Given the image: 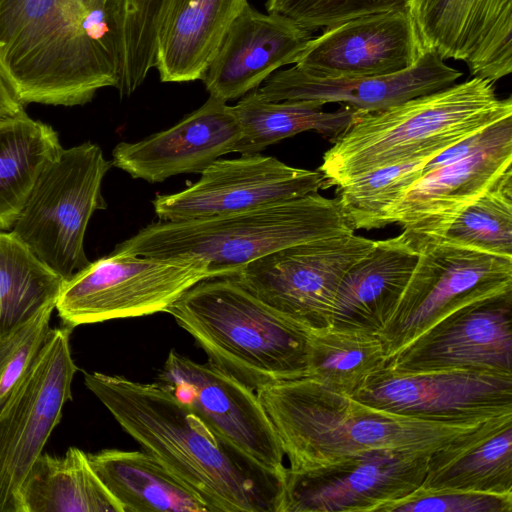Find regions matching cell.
I'll use <instances>...</instances> for the list:
<instances>
[{
	"label": "cell",
	"mask_w": 512,
	"mask_h": 512,
	"mask_svg": "<svg viewBox=\"0 0 512 512\" xmlns=\"http://www.w3.org/2000/svg\"><path fill=\"white\" fill-rule=\"evenodd\" d=\"M208 278L200 262L112 251L64 282L55 309L70 329L165 312L188 289Z\"/></svg>",
	"instance_id": "9"
},
{
	"label": "cell",
	"mask_w": 512,
	"mask_h": 512,
	"mask_svg": "<svg viewBox=\"0 0 512 512\" xmlns=\"http://www.w3.org/2000/svg\"><path fill=\"white\" fill-rule=\"evenodd\" d=\"M422 51L414 22L403 9L325 28L307 43L294 65L324 77L380 76L409 68Z\"/></svg>",
	"instance_id": "19"
},
{
	"label": "cell",
	"mask_w": 512,
	"mask_h": 512,
	"mask_svg": "<svg viewBox=\"0 0 512 512\" xmlns=\"http://www.w3.org/2000/svg\"><path fill=\"white\" fill-rule=\"evenodd\" d=\"M428 458L374 450L311 470L287 468L282 512H380L422 486Z\"/></svg>",
	"instance_id": "14"
},
{
	"label": "cell",
	"mask_w": 512,
	"mask_h": 512,
	"mask_svg": "<svg viewBox=\"0 0 512 512\" xmlns=\"http://www.w3.org/2000/svg\"><path fill=\"white\" fill-rule=\"evenodd\" d=\"M62 149L57 132L25 111L0 118V230L13 227L38 178Z\"/></svg>",
	"instance_id": "29"
},
{
	"label": "cell",
	"mask_w": 512,
	"mask_h": 512,
	"mask_svg": "<svg viewBox=\"0 0 512 512\" xmlns=\"http://www.w3.org/2000/svg\"><path fill=\"white\" fill-rule=\"evenodd\" d=\"M354 232L336 197L313 193L229 215L154 222L113 252L200 262L215 278L232 276L247 264L293 245Z\"/></svg>",
	"instance_id": "6"
},
{
	"label": "cell",
	"mask_w": 512,
	"mask_h": 512,
	"mask_svg": "<svg viewBox=\"0 0 512 512\" xmlns=\"http://www.w3.org/2000/svg\"><path fill=\"white\" fill-rule=\"evenodd\" d=\"M418 257L419 251L404 232L376 241L342 278L330 326L378 335L393 313Z\"/></svg>",
	"instance_id": "23"
},
{
	"label": "cell",
	"mask_w": 512,
	"mask_h": 512,
	"mask_svg": "<svg viewBox=\"0 0 512 512\" xmlns=\"http://www.w3.org/2000/svg\"><path fill=\"white\" fill-rule=\"evenodd\" d=\"M432 158L382 167L336 186V198L350 225L357 229H379L384 210L423 174Z\"/></svg>",
	"instance_id": "34"
},
{
	"label": "cell",
	"mask_w": 512,
	"mask_h": 512,
	"mask_svg": "<svg viewBox=\"0 0 512 512\" xmlns=\"http://www.w3.org/2000/svg\"><path fill=\"white\" fill-rule=\"evenodd\" d=\"M352 397L423 419H490L512 414V374L462 369L399 372L384 364Z\"/></svg>",
	"instance_id": "15"
},
{
	"label": "cell",
	"mask_w": 512,
	"mask_h": 512,
	"mask_svg": "<svg viewBox=\"0 0 512 512\" xmlns=\"http://www.w3.org/2000/svg\"><path fill=\"white\" fill-rule=\"evenodd\" d=\"M431 241L512 257V169Z\"/></svg>",
	"instance_id": "32"
},
{
	"label": "cell",
	"mask_w": 512,
	"mask_h": 512,
	"mask_svg": "<svg viewBox=\"0 0 512 512\" xmlns=\"http://www.w3.org/2000/svg\"><path fill=\"white\" fill-rule=\"evenodd\" d=\"M512 169V125L469 157L423 174L381 217L413 241L438 238L467 206Z\"/></svg>",
	"instance_id": "18"
},
{
	"label": "cell",
	"mask_w": 512,
	"mask_h": 512,
	"mask_svg": "<svg viewBox=\"0 0 512 512\" xmlns=\"http://www.w3.org/2000/svg\"><path fill=\"white\" fill-rule=\"evenodd\" d=\"M422 487L512 494V414L486 420L431 453Z\"/></svg>",
	"instance_id": "25"
},
{
	"label": "cell",
	"mask_w": 512,
	"mask_h": 512,
	"mask_svg": "<svg viewBox=\"0 0 512 512\" xmlns=\"http://www.w3.org/2000/svg\"><path fill=\"white\" fill-rule=\"evenodd\" d=\"M256 392L289 461L287 468L293 471L374 450L430 455L489 420L398 414L331 390L311 377L276 382Z\"/></svg>",
	"instance_id": "3"
},
{
	"label": "cell",
	"mask_w": 512,
	"mask_h": 512,
	"mask_svg": "<svg viewBox=\"0 0 512 512\" xmlns=\"http://www.w3.org/2000/svg\"><path fill=\"white\" fill-rule=\"evenodd\" d=\"M380 512H512V494L434 490L419 487Z\"/></svg>",
	"instance_id": "37"
},
{
	"label": "cell",
	"mask_w": 512,
	"mask_h": 512,
	"mask_svg": "<svg viewBox=\"0 0 512 512\" xmlns=\"http://www.w3.org/2000/svg\"><path fill=\"white\" fill-rule=\"evenodd\" d=\"M165 312L193 337L208 362L254 391L308 376L309 329L232 276L198 282Z\"/></svg>",
	"instance_id": "5"
},
{
	"label": "cell",
	"mask_w": 512,
	"mask_h": 512,
	"mask_svg": "<svg viewBox=\"0 0 512 512\" xmlns=\"http://www.w3.org/2000/svg\"><path fill=\"white\" fill-rule=\"evenodd\" d=\"M385 365L399 372L462 369L512 374V291L448 314Z\"/></svg>",
	"instance_id": "16"
},
{
	"label": "cell",
	"mask_w": 512,
	"mask_h": 512,
	"mask_svg": "<svg viewBox=\"0 0 512 512\" xmlns=\"http://www.w3.org/2000/svg\"><path fill=\"white\" fill-rule=\"evenodd\" d=\"M386 360L377 334L332 326L309 329L307 377L331 390L353 396Z\"/></svg>",
	"instance_id": "31"
},
{
	"label": "cell",
	"mask_w": 512,
	"mask_h": 512,
	"mask_svg": "<svg viewBox=\"0 0 512 512\" xmlns=\"http://www.w3.org/2000/svg\"><path fill=\"white\" fill-rule=\"evenodd\" d=\"M512 116L511 97L472 77L376 112L362 114L337 137L319 167L328 187L376 169L433 158L453 144Z\"/></svg>",
	"instance_id": "4"
},
{
	"label": "cell",
	"mask_w": 512,
	"mask_h": 512,
	"mask_svg": "<svg viewBox=\"0 0 512 512\" xmlns=\"http://www.w3.org/2000/svg\"><path fill=\"white\" fill-rule=\"evenodd\" d=\"M461 76L462 72L446 64L436 51L423 49L412 66L394 74L324 77L294 65L274 72L255 90L267 101L305 100L322 107L338 103L366 114L444 89Z\"/></svg>",
	"instance_id": "20"
},
{
	"label": "cell",
	"mask_w": 512,
	"mask_h": 512,
	"mask_svg": "<svg viewBox=\"0 0 512 512\" xmlns=\"http://www.w3.org/2000/svg\"><path fill=\"white\" fill-rule=\"evenodd\" d=\"M71 330H51L0 410V512H20L21 485L72 399Z\"/></svg>",
	"instance_id": "10"
},
{
	"label": "cell",
	"mask_w": 512,
	"mask_h": 512,
	"mask_svg": "<svg viewBox=\"0 0 512 512\" xmlns=\"http://www.w3.org/2000/svg\"><path fill=\"white\" fill-rule=\"evenodd\" d=\"M328 188L324 174L289 166L259 153L217 159L183 191L153 201L159 221L182 222L229 215Z\"/></svg>",
	"instance_id": "13"
},
{
	"label": "cell",
	"mask_w": 512,
	"mask_h": 512,
	"mask_svg": "<svg viewBox=\"0 0 512 512\" xmlns=\"http://www.w3.org/2000/svg\"><path fill=\"white\" fill-rule=\"evenodd\" d=\"M157 382L239 452L267 469L286 472L282 445L256 391L210 362L197 363L175 350Z\"/></svg>",
	"instance_id": "12"
},
{
	"label": "cell",
	"mask_w": 512,
	"mask_h": 512,
	"mask_svg": "<svg viewBox=\"0 0 512 512\" xmlns=\"http://www.w3.org/2000/svg\"><path fill=\"white\" fill-rule=\"evenodd\" d=\"M167 2L113 0L122 96L132 94L155 67L157 31Z\"/></svg>",
	"instance_id": "33"
},
{
	"label": "cell",
	"mask_w": 512,
	"mask_h": 512,
	"mask_svg": "<svg viewBox=\"0 0 512 512\" xmlns=\"http://www.w3.org/2000/svg\"><path fill=\"white\" fill-rule=\"evenodd\" d=\"M0 71L23 105H84L117 88L113 10L89 0H0Z\"/></svg>",
	"instance_id": "2"
},
{
	"label": "cell",
	"mask_w": 512,
	"mask_h": 512,
	"mask_svg": "<svg viewBox=\"0 0 512 512\" xmlns=\"http://www.w3.org/2000/svg\"><path fill=\"white\" fill-rule=\"evenodd\" d=\"M240 136L233 107L210 96L172 127L137 142H120L111 161L135 179L158 183L178 174L202 173L232 153Z\"/></svg>",
	"instance_id": "21"
},
{
	"label": "cell",
	"mask_w": 512,
	"mask_h": 512,
	"mask_svg": "<svg viewBox=\"0 0 512 512\" xmlns=\"http://www.w3.org/2000/svg\"><path fill=\"white\" fill-rule=\"evenodd\" d=\"M422 48L496 82L512 72V0H409Z\"/></svg>",
	"instance_id": "17"
},
{
	"label": "cell",
	"mask_w": 512,
	"mask_h": 512,
	"mask_svg": "<svg viewBox=\"0 0 512 512\" xmlns=\"http://www.w3.org/2000/svg\"><path fill=\"white\" fill-rule=\"evenodd\" d=\"M247 0H168L156 38L162 82L201 80Z\"/></svg>",
	"instance_id": "24"
},
{
	"label": "cell",
	"mask_w": 512,
	"mask_h": 512,
	"mask_svg": "<svg viewBox=\"0 0 512 512\" xmlns=\"http://www.w3.org/2000/svg\"><path fill=\"white\" fill-rule=\"evenodd\" d=\"M55 307L46 305L0 338V410L49 337Z\"/></svg>",
	"instance_id": "36"
},
{
	"label": "cell",
	"mask_w": 512,
	"mask_h": 512,
	"mask_svg": "<svg viewBox=\"0 0 512 512\" xmlns=\"http://www.w3.org/2000/svg\"><path fill=\"white\" fill-rule=\"evenodd\" d=\"M64 282L12 231H0V338L56 303Z\"/></svg>",
	"instance_id": "30"
},
{
	"label": "cell",
	"mask_w": 512,
	"mask_h": 512,
	"mask_svg": "<svg viewBox=\"0 0 512 512\" xmlns=\"http://www.w3.org/2000/svg\"><path fill=\"white\" fill-rule=\"evenodd\" d=\"M85 386L144 451L188 484L209 512H282L285 473L220 438L166 386L86 372Z\"/></svg>",
	"instance_id": "1"
},
{
	"label": "cell",
	"mask_w": 512,
	"mask_h": 512,
	"mask_svg": "<svg viewBox=\"0 0 512 512\" xmlns=\"http://www.w3.org/2000/svg\"><path fill=\"white\" fill-rule=\"evenodd\" d=\"M88 457L123 512H209L197 492L146 451L103 449Z\"/></svg>",
	"instance_id": "26"
},
{
	"label": "cell",
	"mask_w": 512,
	"mask_h": 512,
	"mask_svg": "<svg viewBox=\"0 0 512 512\" xmlns=\"http://www.w3.org/2000/svg\"><path fill=\"white\" fill-rule=\"evenodd\" d=\"M413 243L419 251L418 261L393 313L378 333L387 360L457 309L512 291V257L440 241Z\"/></svg>",
	"instance_id": "8"
},
{
	"label": "cell",
	"mask_w": 512,
	"mask_h": 512,
	"mask_svg": "<svg viewBox=\"0 0 512 512\" xmlns=\"http://www.w3.org/2000/svg\"><path fill=\"white\" fill-rule=\"evenodd\" d=\"M112 166L90 141L63 148L38 178L12 227L65 281L90 263L84 236L92 214L107 207L101 187Z\"/></svg>",
	"instance_id": "7"
},
{
	"label": "cell",
	"mask_w": 512,
	"mask_h": 512,
	"mask_svg": "<svg viewBox=\"0 0 512 512\" xmlns=\"http://www.w3.org/2000/svg\"><path fill=\"white\" fill-rule=\"evenodd\" d=\"M376 241L355 233L293 245L232 275L245 289L307 329L330 326L339 284Z\"/></svg>",
	"instance_id": "11"
},
{
	"label": "cell",
	"mask_w": 512,
	"mask_h": 512,
	"mask_svg": "<svg viewBox=\"0 0 512 512\" xmlns=\"http://www.w3.org/2000/svg\"><path fill=\"white\" fill-rule=\"evenodd\" d=\"M313 38L311 31L249 4L230 25L202 81L210 96L224 102L257 89L282 66L295 64Z\"/></svg>",
	"instance_id": "22"
},
{
	"label": "cell",
	"mask_w": 512,
	"mask_h": 512,
	"mask_svg": "<svg viewBox=\"0 0 512 512\" xmlns=\"http://www.w3.org/2000/svg\"><path fill=\"white\" fill-rule=\"evenodd\" d=\"M232 107L241 129L233 152L241 154L259 153L285 138L309 130L333 142L365 114L344 105L334 112H325L312 101H267L256 90L244 95Z\"/></svg>",
	"instance_id": "28"
},
{
	"label": "cell",
	"mask_w": 512,
	"mask_h": 512,
	"mask_svg": "<svg viewBox=\"0 0 512 512\" xmlns=\"http://www.w3.org/2000/svg\"><path fill=\"white\" fill-rule=\"evenodd\" d=\"M24 105L17 99L0 71V118L24 112Z\"/></svg>",
	"instance_id": "38"
},
{
	"label": "cell",
	"mask_w": 512,
	"mask_h": 512,
	"mask_svg": "<svg viewBox=\"0 0 512 512\" xmlns=\"http://www.w3.org/2000/svg\"><path fill=\"white\" fill-rule=\"evenodd\" d=\"M409 0H268V13L284 16L314 31L342 22L389 11L407 9Z\"/></svg>",
	"instance_id": "35"
},
{
	"label": "cell",
	"mask_w": 512,
	"mask_h": 512,
	"mask_svg": "<svg viewBox=\"0 0 512 512\" xmlns=\"http://www.w3.org/2000/svg\"><path fill=\"white\" fill-rule=\"evenodd\" d=\"M20 512H123L94 471L88 454H40L20 488Z\"/></svg>",
	"instance_id": "27"
}]
</instances>
